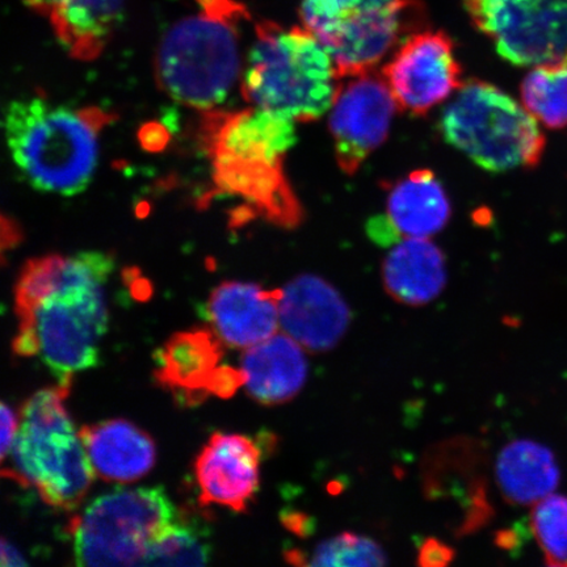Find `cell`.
Listing matches in <instances>:
<instances>
[{
  "mask_svg": "<svg viewBox=\"0 0 567 567\" xmlns=\"http://www.w3.org/2000/svg\"><path fill=\"white\" fill-rule=\"evenodd\" d=\"M113 271L115 259L103 251L28 260L16 286L13 352L39 358L62 384L73 385L75 374L96 367L109 330L106 284Z\"/></svg>",
  "mask_w": 567,
  "mask_h": 567,
  "instance_id": "cell-1",
  "label": "cell"
},
{
  "mask_svg": "<svg viewBox=\"0 0 567 567\" xmlns=\"http://www.w3.org/2000/svg\"><path fill=\"white\" fill-rule=\"evenodd\" d=\"M202 141L217 194L243 203L239 221L260 218L284 229L302 223L303 209L286 169L296 145L293 120L250 106L204 112Z\"/></svg>",
  "mask_w": 567,
  "mask_h": 567,
  "instance_id": "cell-2",
  "label": "cell"
},
{
  "mask_svg": "<svg viewBox=\"0 0 567 567\" xmlns=\"http://www.w3.org/2000/svg\"><path fill=\"white\" fill-rule=\"evenodd\" d=\"M115 113L101 106L70 109L34 96L9 106L6 138L13 163L41 193L73 196L89 187L99 159V140Z\"/></svg>",
  "mask_w": 567,
  "mask_h": 567,
  "instance_id": "cell-3",
  "label": "cell"
},
{
  "mask_svg": "<svg viewBox=\"0 0 567 567\" xmlns=\"http://www.w3.org/2000/svg\"><path fill=\"white\" fill-rule=\"evenodd\" d=\"M198 16L177 21L161 41L155 75L175 102L217 110L240 74L239 27L250 20L237 0H196Z\"/></svg>",
  "mask_w": 567,
  "mask_h": 567,
  "instance_id": "cell-4",
  "label": "cell"
},
{
  "mask_svg": "<svg viewBox=\"0 0 567 567\" xmlns=\"http://www.w3.org/2000/svg\"><path fill=\"white\" fill-rule=\"evenodd\" d=\"M240 83L248 104L309 123L330 111L340 76L329 52L307 28L287 30L260 21Z\"/></svg>",
  "mask_w": 567,
  "mask_h": 567,
  "instance_id": "cell-5",
  "label": "cell"
},
{
  "mask_svg": "<svg viewBox=\"0 0 567 567\" xmlns=\"http://www.w3.org/2000/svg\"><path fill=\"white\" fill-rule=\"evenodd\" d=\"M71 384L39 390L20 409L11 455L16 478L62 512H75L90 492L95 472L66 400Z\"/></svg>",
  "mask_w": 567,
  "mask_h": 567,
  "instance_id": "cell-6",
  "label": "cell"
},
{
  "mask_svg": "<svg viewBox=\"0 0 567 567\" xmlns=\"http://www.w3.org/2000/svg\"><path fill=\"white\" fill-rule=\"evenodd\" d=\"M441 131L446 144L491 173L534 168L545 152L537 120L485 81L463 83L443 111Z\"/></svg>",
  "mask_w": 567,
  "mask_h": 567,
  "instance_id": "cell-7",
  "label": "cell"
},
{
  "mask_svg": "<svg viewBox=\"0 0 567 567\" xmlns=\"http://www.w3.org/2000/svg\"><path fill=\"white\" fill-rule=\"evenodd\" d=\"M300 16L343 80L373 71L422 28L424 11L416 0H301Z\"/></svg>",
  "mask_w": 567,
  "mask_h": 567,
  "instance_id": "cell-8",
  "label": "cell"
},
{
  "mask_svg": "<svg viewBox=\"0 0 567 567\" xmlns=\"http://www.w3.org/2000/svg\"><path fill=\"white\" fill-rule=\"evenodd\" d=\"M177 515L161 487L125 488L99 496L69 523L75 561L82 566L142 565Z\"/></svg>",
  "mask_w": 567,
  "mask_h": 567,
  "instance_id": "cell-9",
  "label": "cell"
},
{
  "mask_svg": "<svg viewBox=\"0 0 567 567\" xmlns=\"http://www.w3.org/2000/svg\"><path fill=\"white\" fill-rule=\"evenodd\" d=\"M496 52L515 66H536L567 53V2L559 0H465Z\"/></svg>",
  "mask_w": 567,
  "mask_h": 567,
  "instance_id": "cell-10",
  "label": "cell"
},
{
  "mask_svg": "<svg viewBox=\"0 0 567 567\" xmlns=\"http://www.w3.org/2000/svg\"><path fill=\"white\" fill-rule=\"evenodd\" d=\"M399 109L384 76L368 73L339 83L330 109V133L336 158L346 175H353L384 144Z\"/></svg>",
  "mask_w": 567,
  "mask_h": 567,
  "instance_id": "cell-11",
  "label": "cell"
},
{
  "mask_svg": "<svg viewBox=\"0 0 567 567\" xmlns=\"http://www.w3.org/2000/svg\"><path fill=\"white\" fill-rule=\"evenodd\" d=\"M460 62L449 34L421 31L409 35L382 69L396 105L424 116L463 86Z\"/></svg>",
  "mask_w": 567,
  "mask_h": 567,
  "instance_id": "cell-12",
  "label": "cell"
},
{
  "mask_svg": "<svg viewBox=\"0 0 567 567\" xmlns=\"http://www.w3.org/2000/svg\"><path fill=\"white\" fill-rule=\"evenodd\" d=\"M261 450L251 437L216 432L195 461L203 506L245 513L260 484Z\"/></svg>",
  "mask_w": 567,
  "mask_h": 567,
  "instance_id": "cell-13",
  "label": "cell"
},
{
  "mask_svg": "<svg viewBox=\"0 0 567 567\" xmlns=\"http://www.w3.org/2000/svg\"><path fill=\"white\" fill-rule=\"evenodd\" d=\"M350 323L349 305L319 276H297L281 289V329L305 351L321 353L336 349Z\"/></svg>",
  "mask_w": 567,
  "mask_h": 567,
  "instance_id": "cell-14",
  "label": "cell"
},
{
  "mask_svg": "<svg viewBox=\"0 0 567 567\" xmlns=\"http://www.w3.org/2000/svg\"><path fill=\"white\" fill-rule=\"evenodd\" d=\"M451 203L442 183L430 169H416L390 189L385 215L370 219L368 237L392 247L409 238H430L451 218Z\"/></svg>",
  "mask_w": 567,
  "mask_h": 567,
  "instance_id": "cell-15",
  "label": "cell"
},
{
  "mask_svg": "<svg viewBox=\"0 0 567 567\" xmlns=\"http://www.w3.org/2000/svg\"><path fill=\"white\" fill-rule=\"evenodd\" d=\"M281 289L226 281L213 289L207 315L213 331L233 349L247 350L280 328Z\"/></svg>",
  "mask_w": 567,
  "mask_h": 567,
  "instance_id": "cell-16",
  "label": "cell"
},
{
  "mask_svg": "<svg viewBox=\"0 0 567 567\" xmlns=\"http://www.w3.org/2000/svg\"><path fill=\"white\" fill-rule=\"evenodd\" d=\"M223 358V340L213 329L177 332L155 357V380L182 405H200L212 395V381Z\"/></svg>",
  "mask_w": 567,
  "mask_h": 567,
  "instance_id": "cell-17",
  "label": "cell"
},
{
  "mask_svg": "<svg viewBox=\"0 0 567 567\" xmlns=\"http://www.w3.org/2000/svg\"><path fill=\"white\" fill-rule=\"evenodd\" d=\"M95 476L115 484L145 477L157 463L153 437L124 420L103 421L80 430Z\"/></svg>",
  "mask_w": 567,
  "mask_h": 567,
  "instance_id": "cell-18",
  "label": "cell"
},
{
  "mask_svg": "<svg viewBox=\"0 0 567 567\" xmlns=\"http://www.w3.org/2000/svg\"><path fill=\"white\" fill-rule=\"evenodd\" d=\"M240 368L246 392L265 406L292 401L301 392L309 372L303 347L279 331L245 350Z\"/></svg>",
  "mask_w": 567,
  "mask_h": 567,
  "instance_id": "cell-19",
  "label": "cell"
},
{
  "mask_svg": "<svg viewBox=\"0 0 567 567\" xmlns=\"http://www.w3.org/2000/svg\"><path fill=\"white\" fill-rule=\"evenodd\" d=\"M381 271L388 295L408 307L434 301L446 284L444 254L430 238H409L393 245Z\"/></svg>",
  "mask_w": 567,
  "mask_h": 567,
  "instance_id": "cell-20",
  "label": "cell"
},
{
  "mask_svg": "<svg viewBox=\"0 0 567 567\" xmlns=\"http://www.w3.org/2000/svg\"><path fill=\"white\" fill-rule=\"evenodd\" d=\"M499 492L514 506H534L556 493L561 471L547 445L529 439L509 442L495 463Z\"/></svg>",
  "mask_w": 567,
  "mask_h": 567,
  "instance_id": "cell-21",
  "label": "cell"
},
{
  "mask_svg": "<svg viewBox=\"0 0 567 567\" xmlns=\"http://www.w3.org/2000/svg\"><path fill=\"white\" fill-rule=\"evenodd\" d=\"M124 16V0H61L49 12L56 39L78 61L104 52Z\"/></svg>",
  "mask_w": 567,
  "mask_h": 567,
  "instance_id": "cell-22",
  "label": "cell"
},
{
  "mask_svg": "<svg viewBox=\"0 0 567 567\" xmlns=\"http://www.w3.org/2000/svg\"><path fill=\"white\" fill-rule=\"evenodd\" d=\"M522 103L538 123L561 130L567 125V53L536 65L524 78Z\"/></svg>",
  "mask_w": 567,
  "mask_h": 567,
  "instance_id": "cell-23",
  "label": "cell"
},
{
  "mask_svg": "<svg viewBox=\"0 0 567 567\" xmlns=\"http://www.w3.org/2000/svg\"><path fill=\"white\" fill-rule=\"evenodd\" d=\"M200 526L202 524L190 519L188 514L177 515L153 543L142 565H208L212 547L207 532Z\"/></svg>",
  "mask_w": 567,
  "mask_h": 567,
  "instance_id": "cell-24",
  "label": "cell"
},
{
  "mask_svg": "<svg viewBox=\"0 0 567 567\" xmlns=\"http://www.w3.org/2000/svg\"><path fill=\"white\" fill-rule=\"evenodd\" d=\"M529 520L545 564L567 567V496L553 493L536 503Z\"/></svg>",
  "mask_w": 567,
  "mask_h": 567,
  "instance_id": "cell-25",
  "label": "cell"
},
{
  "mask_svg": "<svg viewBox=\"0 0 567 567\" xmlns=\"http://www.w3.org/2000/svg\"><path fill=\"white\" fill-rule=\"evenodd\" d=\"M386 564L384 549L372 538L344 532L319 544L307 565L358 567Z\"/></svg>",
  "mask_w": 567,
  "mask_h": 567,
  "instance_id": "cell-26",
  "label": "cell"
},
{
  "mask_svg": "<svg viewBox=\"0 0 567 567\" xmlns=\"http://www.w3.org/2000/svg\"><path fill=\"white\" fill-rule=\"evenodd\" d=\"M243 386H245L243 368L237 370V368L223 364L218 368L215 379L212 381L210 394L217 396V399L229 400Z\"/></svg>",
  "mask_w": 567,
  "mask_h": 567,
  "instance_id": "cell-27",
  "label": "cell"
},
{
  "mask_svg": "<svg viewBox=\"0 0 567 567\" xmlns=\"http://www.w3.org/2000/svg\"><path fill=\"white\" fill-rule=\"evenodd\" d=\"M455 558V550L437 538L425 540L417 553V565L423 567H441L450 565Z\"/></svg>",
  "mask_w": 567,
  "mask_h": 567,
  "instance_id": "cell-28",
  "label": "cell"
},
{
  "mask_svg": "<svg viewBox=\"0 0 567 567\" xmlns=\"http://www.w3.org/2000/svg\"><path fill=\"white\" fill-rule=\"evenodd\" d=\"M19 429V414L0 401V465L10 455Z\"/></svg>",
  "mask_w": 567,
  "mask_h": 567,
  "instance_id": "cell-29",
  "label": "cell"
},
{
  "mask_svg": "<svg viewBox=\"0 0 567 567\" xmlns=\"http://www.w3.org/2000/svg\"><path fill=\"white\" fill-rule=\"evenodd\" d=\"M21 243L20 226L10 217L0 213V265L6 261L7 254Z\"/></svg>",
  "mask_w": 567,
  "mask_h": 567,
  "instance_id": "cell-30",
  "label": "cell"
},
{
  "mask_svg": "<svg viewBox=\"0 0 567 567\" xmlns=\"http://www.w3.org/2000/svg\"><path fill=\"white\" fill-rule=\"evenodd\" d=\"M28 561L13 545L0 537V566H21Z\"/></svg>",
  "mask_w": 567,
  "mask_h": 567,
  "instance_id": "cell-31",
  "label": "cell"
},
{
  "mask_svg": "<svg viewBox=\"0 0 567 567\" xmlns=\"http://www.w3.org/2000/svg\"><path fill=\"white\" fill-rule=\"evenodd\" d=\"M141 140L144 141V145L147 148L157 151V148L166 144L167 134L159 126H148L145 130V134H141Z\"/></svg>",
  "mask_w": 567,
  "mask_h": 567,
  "instance_id": "cell-32",
  "label": "cell"
},
{
  "mask_svg": "<svg viewBox=\"0 0 567 567\" xmlns=\"http://www.w3.org/2000/svg\"><path fill=\"white\" fill-rule=\"evenodd\" d=\"M60 2L61 0H24V3L30 7L31 10L45 18Z\"/></svg>",
  "mask_w": 567,
  "mask_h": 567,
  "instance_id": "cell-33",
  "label": "cell"
},
{
  "mask_svg": "<svg viewBox=\"0 0 567 567\" xmlns=\"http://www.w3.org/2000/svg\"><path fill=\"white\" fill-rule=\"evenodd\" d=\"M284 523H286V527L295 532V534H307V519H305V516L301 514L286 515V522Z\"/></svg>",
  "mask_w": 567,
  "mask_h": 567,
  "instance_id": "cell-34",
  "label": "cell"
},
{
  "mask_svg": "<svg viewBox=\"0 0 567 567\" xmlns=\"http://www.w3.org/2000/svg\"><path fill=\"white\" fill-rule=\"evenodd\" d=\"M559 2H567V0H559Z\"/></svg>",
  "mask_w": 567,
  "mask_h": 567,
  "instance_id": "cell-35",
  "label": "cell"
}]
</instances>
